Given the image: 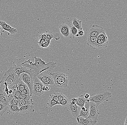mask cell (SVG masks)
I'll list each match as a JSON object with an SVG mask.
<instances>
[{
  "label": "cell",
  "instance_id": "obj_17",
  "mask_svg": "<svg viewBox=\"0 0 127 125\" xmlns=\"http://www.w3.org/2000/svg\"><path fill=\"white\" fill-rule=\"evenodd\" d=\"M47 35V39L46 41H50L52 39H55L56 40H59L60 39L59 35L58 33H54L50 31H47L46 32Z\"/></svg>",
  "mask_w": 127,
  "mask_h": 125
},
{
  "label": "cell",
  "instance_id": "obj_38",
  "mask_svg": "<svg viewBox=\"0 0 127 125\" xmlns=\"http://www.w3.org/2000/svg\"><path fill=\"white\" fill-rule=\"evenodd\" d=\"M65 96L62 93H60L58 97V102H60L65 97Z\"/></svg>",
  "mask_w": 127,
  "mask_h": 125
},
{
  "label": "cell",
  "instance_id": "obj_2",
  "mask_svg": "<svg viewBox=\"0 0 127 125\" xmlns=\"http://www.w3.org/2000/svg\"><path fill=\"white\" fill-rule=\"evenodd\" d=\"M19 78L15 72L13 67H11L5 72L0 86L8 87L12 83L19 82Z\"/></svg>",
  "mask_w": 127,
  "mask_h": 125
},
{
  "label": "cell",
  "instance_id": "obj_1",
  "mask_svg": "<svg viewBox=\"0 0 127 125\" xmlns=\"http://www.w3.org/2000/svg\"><path fill=\"white\" fill-rule=\"evenodd\" d=\"M34 58L35 60L34 63L29 59L22 63L21 65L26 68L32 70L34 72V76H37L43 72H50L56 67V63L54 62H49L46 63L41 58L37 57L35 56Z\"/></svg>",
  "mask_w": 127,
  "mask_h": 125
},
{
  "label": "cell",
  "instance_id": "obj_37",
  "mask_svg": "<svg viewBox=\"0 0 127 125\" xmlns=\"http://www.w3.org/2000/svg\"><path fill=\"white\" fill-rule=\"evenodd\" d=\"M47 39V35L46 33H42L39 36L38 40H39L40 39H42L46 40Z\"/></svg>",
  "mask_w": 127,
  "mask_h": 125
},
{
  "label": "cell",
  "instance_id": "obj_39",
  "mask_svg": "<svg viewBox=\"0 0 127 125\" xmlns=\"http://www.w3.org/2000/svg\"><path fill=\"white\" fill-rule=\"evenodd\" d=\"M20 94V92L18 90H17L16 92L14 94V95L13 96V97L19 98Z\"/></svg>",
  "mask_w": 127,
  "mask_h": 125
},
{
  "label": "cell",
  "instance_id": "obj_16",
  "mask_svg": "<svg viewBox=\"0 0 127 125\" xmlns=\"http://www.w3.org/2000/svg\"><path fill=\"white\" fill-rule=\"evenodd\" d=\"M90 110V102H86L85 105L81 108L78 117H81L85 118H87L89 115Z\"/></svg>",
  "mask_w": 127,
  "mask_h": 125
},
{
  "label": "cell",
  "instance_id": "obj_8",
  "mask_svg": "<svg viewBox=\"0 0 127 125\" xmlns=\"http://www.w3.org/2000/svg\"><path fill=\"white\" fill-rule=\"evenodd\" d=\"M97 106L94 103L90 102L89 113L87 118H89L93 121H97L99 113Z\"/></svg>",
  "mask_w": 127,
  "mask_h": 125
},
{
  "label": "cell",
  "instance_id": "obj_24",
  "mask_svg": "<svg viewBox=\"0 0 127 125\" xmlns=\"http://www.w3.org/2000/svg\"><path fill=\"white\" fill-rule=\"evenodd\" d=\"M97 37H96L87 36V44L91 47L93 48L96 42Z\"/></svg>",
  "mask_w": 127,
  "mask_h": 125
},
{
  "label": "cell",
  "instance_id": "obj_40",
  "mask_svg": "<svg viewBox=\"0 0 127 125\" xmlns=\"http://www.w3.org/2000/svg\"><path fill=\"white\" fill-rule=\"evenodd\" d=\"M39 40V41L37 43L38 44L39 46H40L41 45L43 44V43H44L46 42V41L45 40L42 39H40Z\"/></svg>",
  "mask_w": 127,
  "mask_h": 125
},
{
  "label": "cell",
  "instance_id": "obj_3",
  "mask_svg": "<svg viewBox=\"0 0 127 125\" xmlns=\"http://www.w3.org/2000/svg\"><path fill=\"white\" fill-rule=\"evenodd\" d=\"M54 81V85L56 87L66 88L68 86L69 78L67 75L57 72L50 73Z\"/></svg>",
  "mask_w": 127,
  "mask_h": 125
},
{
  "label": "cell",
  "instance_id": "obj_12",
  "mask_svg": "<svg viewBox=\"0 0 127 125\" xmlns=\"http://www.w3.org/2000/svg\"><path fill=\"white\" fill-rule=\"evenodd\" d=\"M76 120L79 125H95L97 121H93L89 118H85L81 117L76 118Z\"/></svg>",
  "mask_w": 127,
  "mask_h": 125
},
{
  "label": "cell",
  "instance_id": "obj_45",
  "mask_svg": "<svg viewBox=\"0 0 127 125\" xmlns=\"http://www.w3.org/2000/svg\"><path fill=\"white\" fill-rule=\"evenodd\" d=\"M1 83V81L0 82V85Z\"/></svg>",
  "mask_w": 127,
  "mask_h": 125
},
{
  "label": "cell",
  "instance_id": "obj_10",
  "mask_svg": "<svg viewBox=\"0 0 127 125\" xmlns=\"http://www.w3.org/2000/svg\"><path fill=\"white\" fill-rule=\"evenodd\" d=\"M105 31L103 27L97 25H93L88 32L87 36L96 37H97L100 33Z\"/></svg>",
  "mask_w": 127,
  "mask_h": 125
},
{
  "label": "cell",
  "instance_id": "obj_43",
  "mask_svg": "<svg viewBox=\"0 0 127 125\" xmlns=\"http://www.w3.org/2000/svg\"><path fill=\"white\" fill-rule=\"evenodd\" d=\"M84 97L86 99H87L90 97V95L89 94H86L84 95Z\"/></svg>",
  "mask_w": 127,
  "mask_h": 125
},
{
  "label": "cell",
  "instance_id": "obj_32",
  "mask_svg": "<svg viewBox=\"0 0 127 125\" xmlns=\"http://www.w3.org/2000/svg\"><path fill=\"white\" fill-rule=\"evenodd\" d=\"M60 93L59 92H55L53 93L52 94L50 95V97H51L52 99L56 101H58V97Z\"/></svg>",
  "mask_w": 127,
  "mask_h": 125
},
{
  "label": "cell",
  "instance_id": "obj_11",
  "mask_svg": "<svg viewBox=\"0 0 127 125\" xmlns=\"http://www.w3.org/2000/svg\"><path fill=\"white\" fill-rule=\"evenodd\" d=\"M71 114L74 117L76 118L79 116L81 108L75 104V103L70 101L69 105L67 107Z\"/></svg>",
  "mask_w": 127,
  "mask_h": 125
},
{
  "label": "cell",
  "instance_id": "obj_14",
  "mask_svg": "<svg viewBox=\"0 0 127 125\" xmlns=\"http://www.w3.org/2000/svg\"><path fill=\"white\" fill-rule=\"evenodd\" d=\"M59 29L62 35L65 38H67L70 34V28L67 24H62L59 26Z\"/></svg>",
  "mask_w": 127,
  "mask_h": 125
},
{
  "label": "cell",
  "instance_id": "obj_23",
  "mask_svg": "<svg viewBox=\"0 0 127 125\" xmlns=\"http://www.w3.org/2000/svg\"><path fill=\"white\" fill-rule=\"evenodd\" d=\"M9 111L11 114H19V109L17 105H9L8 107Z\"/></svg>",
  "mask_w": 127,
  "mask_h": 125
},
{
  "label": "cell",
  "instance_id": "obj_22",
  "mask_svg": "<svg viewBox=\"0 0 127 125\" xmlns=\"http://www.w3.org/2000/svg\"><path fill=\"white\" fill-rule=\"evenodd\" d=\"M72 25L78 30H82V28L81 26L82 21L77 19V18L74 17L72 20Z\"/></svg>",
  "mask_w": 127,
  "mask_h": 125
},
{
  "label": "cell",
  "instance_id": "obj_13",
  "mask_svg": "<svg viewBox=\"0 0 127 125\" xmlns=\"http://www.w3.org/2000/svg\"><path fill=\"white\" fill-rule=\"evenodd\" d=\"M108 43V40H96V42L92 48L94 49L105 48L107 47Z\"/></svg>",
  "mask_w": 127,
  "mask_h": 125
},
{
  "label": "cell",
  "instance_id": "obj_30",
  "mask_svg": "<svg viewBox=\"0 0 127 125\" xmlns=\"http://www.w3.org/2000/svg\"><path fill=\"white\" fill-rule=\"evenodd\" d=\"M70 30L71 32L73 38H75V36L77 34L78 32V30L74 26L72 25L70 29Z\"/></svg>",
  "mask_w": 127,
  "mask_h": 125
},
{
  "label": "cell",
  "instance_id": "obj_36",
  "mask_svg": "<svg viewBox=\"0 0 127 125\" xmlns=\"http://www.w3.org/2000/svg\"><path fill=\"white\" fill-rule=\"evenodd\" d=\"M85 35V32L83 31V29L78 30L77 34L75 36V37H78L80 36H82Z\"/></svg>",
  "mask_w": 127,
  "mask_h": 125
},
{
  "label": "cell",
  "instance_id": "obj_29",
  "mask_svg": "<svg viewBox=\"0 0 127 125\" xmlns=\"http://www.w3.org/2000/svg\"><path fill=\"white\" fill-rule=\"evenodd\" d=\"M70 101L69 100L67 97H65L60 102V105L63 107H67L69 105Z\"/></svg>",
  "mask_w": 127,
  "mask_h": 125
},
{
  "label": "cell",
  "instance_id": "obj_15",
  "mask_svg": "<svg viewBox=\"0 0 127 125\" xmlns=\"http://www.w3.org/2000/svg\"><path fill=\"white\" fill-rule=\"evenodd\" d=\"M0 25L1 26L4 31L8 32L11 35H14L17 32V30L16 29L12 27L3 21L0 20Z\"/></svg>",
  "mask_w": 127,
  "mask_h": 125
},
{
  "label": "cell",
  "instance_id": "obj_26",
  "mask_svg": "<svg viewBox=\"0 0 127 125\" xmlns=\"http://www.w3.org/2000/svg\"><path fill=\"white\" fill-rule=\"evenodd\" d=\"M9 105H17L19 98L14 97L13 96H10L8 97Z\"/></svg>",
  "mask_w": 127,
  "mask_h": 125
},
{
  "label": "cell",
  "instance_id": "obj_27",
  "mask_svg": "<svg viewBox=\"0 0 127 125\" xmlns=\"http://www.w3.org/2000/svg\"><path fill=\"white\" fill-rule=\"evenodd\" d=\"M47 104L48 106L50 107H52L56 105H60V102L58 101H55L50 97L48 98V101L47 102Z\"/></svg>",
  "mask_w": 127,
  "mask_h": 125
},
{
  "label": "cell",
  "instance_id": "obj_18",
  "mask_svg": "<svg viewBox=\"0 0 127 125\" xmlns=\"http://www.w3.org/2000/svg\"><path fill=\"white\" fill-rule=\"evenodd\" d=\"M20 112L21 113H27L30 112H34V107L31 105L22 106L19 108Z\"/></svg>",
  "mask_w": 127,
  "mask_h": 125
},
{
  "label": "cell",
  "instance_id": "obj_28",
  "mask_svg": "<svg viewBox=\"0 0 127 125\" xmlns=\"http://www.w3.org/2000/svg\"><path fill=\"white\" fill-rule=\"evenodd\" d=\"M8 106L1 103L0 102V115L2 116L4 113L8 109Z\"/></svg>",
  "mask_w": 127,
  "mask_h": 125
},
{
  "label": "cell",
  "instance_id": "obj_31",
  "mask_svg": "<svg viewBox=\"0 0 127 125\" xmlns=\"http://www.w3.org/2000/svg\"><path fill=\"white\" fill-rule=\"evenodd\" d=\"M97 40H108V37L105 31L99 34L97 37Z\"/></svg>",
  "mask_w": 127,
  "mask_h": 125
},
{
  "label": "cell",
  "instance_id": "obj_44",
  "mask_svg": "<svg viewBox=\"0 0 127 125\" xmlns=\"http://www.w3.org/2000/svg\"><path fill=\"white\" fill-rule=\"evenodd\" d=\"M127 118H126V119H125V122L124 124V125H127Z\"/></svg>",
  "mask_w": 127,
  "mask_h": 125
},
{
  "label": "cell",
  "instance_id": "obj_20",
  "mask_svg": "<svg viewBox=\"0 0 127 125\" xmlns=\"http://www.w3.org/2000/svg\"><path fill=\"white\" fill-rule=\"evenodd\" d=\"M0 102L8 106H9L8 95L1 89H0Z\"/></svg>",
  "mask_w": 127,
  "mask_h": 125
},
{
  "label": "cell",
  "instance_id": "obj_42",
  "mask_svg": "<svg viewBox=\"0 0 127 125\" xmlns=\"http://www.w3.org/2000/svg\"><path fill=\"white\" fill-rule=\"evenodd\" d=\"M4 32V30L3 29L1 26L0 25V36H3V33Z\"/></svg>",
  "mask_w": 127,
  "mask_h": 125
},
{
  "label": "cell",
  "instance_id": "obj_4",
  "mask_svg": "<svg viewBox=\"0 0 127 125\" xmlns=\"http://www.w3.org/2000/svg\"><path fill=\"white\" fill-rule=\"evenodd\" d=\"M111 96V92L107 90H104L95 95L90 97L88 99L90 102L94 103L98 106L105 101H108Z\"/></svg>",
  "mask_w": 127,
  "mask_h": 125
},
{
  "label": "cell",
  "instance_id": "obj_21",
  "mask_svg": "<svg viewBox=\"0 0 127 125\" xmlns=\"http://www.w3.org/2000/svg\"><path fill=\"white\" fill-rule=\"evenodd\" d=\"M87 99L84 98V95H80L78 97L76 98L75 103L76 105L80 107L81 108L82 107L85 105L86 102H87Z\"/></svg>",
  "mask_w": 127,
  "mask_h": 125
},
{
  "label": "cell",
  "instance_id": "obj_9",
  "mask_svg": "<svg viewBox=\"0 0 127 125\" xmlns=\"http://www.w3.org/2000/svg\"><path fill=\"white\" fill-rule=\"evenodd\" d=\"M13 68L19 78L20 77V75L22 73H27L28 74L33 78L34 76V72L32 70L23 67L21 65H15Z\"/></svg>",
  "mask_w": 127,
  "mask_h": 125
},
{
  "label": "cell",
  "instance_id": "obj_33",
  "mask_svg": "<svg viewBox=\"0 0 127 125\" xmlns=\"http://www.w3.org/2000/svg\"><path fill=\"white\" fill-rule=\"evenodd\" d=\"M32 95L31 94H28L24 95L20 94V95L19 99H28L29 100L31 98Z\"/></svg>",
  "mask_w": 127,
  "mask_h": 125
},
{
  "label": "cell",
  "instance_id": "obj_41",
  "mask_svg": "<svg viewBox=\"0 0 127 125\" xmlns=\"http://www.w3.org/2000/svg\"><path fill=\"white\" fill-rule=\"evenodd\" d=\"M50 88L48 86H47L44 85L43 87L42 90L44 91H48L50 90Z\"/></svg>",
  "mask_w": 127,
  "mask_h": 125
},
{
  "label": "cell",
  "instance_id": "obj_19",
  "mask_svg": "<svg viewBox=\"0 0 127 125\" xmlns=\"http://www.w3.org/2000/svg\"><path fill=\"white\" fill-rule=\"evenodd\" d=\"M34 104V102L31 98L29 100L19 99L18 103H17V105L19 108L20 107L22 106L27 105H32Z\"/></svg>",
  "mask_w": 127,
  "mask_h": 125
},
{
  "label": "cell",
  "instance_id": "obj_7",
  "mask_svg": "<svg viewBox=\"0 0 127 125\" xmlns=\"http://www.w3.org/2000/svg\"><path fill=\"white\" fill-rule=\"evenodd\" d=\"M19 79L27 86L30 90L31 94L32 95L34 83L33 78L27 73H22L20 75Z\"/></svg>",
  "mask_w": 127,
  "mask_h": 125
},
{
  "label": "cell",
  "instance_id": "obj_35",
  "mask_svg": "<svg viewBox=\"0 0 127 125\" xmlns=\"http://www.w3.org/2000/svg\"><path fill=\"white\" fill-rule=\"evenodd\" d=\"M50 41H46V42L44 43L41 45L40 47L42 48H46L47 47H48L49 46V45H50Z\"/></svg>",
  "mask_w": 127,
  "mask_h": 125
},
{
  "label": "cell",
  "instance_id": "obj_6",
  "mask_svg": "<svg viewBox=\"0 0 127 125\" xmlns=\"http://www.w3.org/2000/svg\"><path fill=\"white\" fill-rule=\"evenodd\" d=\"M48 72L44 71L40 74L37 76V78L44 85H54V81L50 74H48Z\"/></svg>",
  "mask_w": 127,
  "mask_h": 125
},
{
  "label": "cell",
  "instance_id": "obj_34",
  "mask_svg": "<svg viewBox=\"0 0 127 125\" xmlns=\"http://www.w3.org/2000/svg\"><path fill=\"white\" fill-rule=\"evenodd\" d=\"M21 94H31L30 90L29 89L28 87H27L26 89H25L21 91L20 92Z\"/></svg>",
  "mask_w": 127,
  "mask_h": 125
},
{
  "label": "cell",
  "instance_id": "obj_25",
  "mask_svg": "<svg viewBox=\"0 0 127 125\" xmlns=\"http://www.w3.org/2000/svg\"><path fill=\"white\" fill-rule=\"evenodd\" d=\"M27 87V85L20 79L17 84V90L21 92Z\"/></svg>",
  "mask_w": 127,
  "mask_h": 125
},
{
  "label": "cell",
  "instance_id": "obj_5",
  "mask_svg": "<svg viewBox=\"0 0 127 125\" xmlns=\"http://www.w3.org/2000/svg\"><path fill=\"white\" fill-rule=\"evenodd\" d=\"M33 88L32 90V94L36 96H40L44 93V91L43 90V87L44 85L37 78V76H34L33 77Z\"/></svg>",
  "mask_w": 127,
  "mask_h": 125
}]
</instances>
